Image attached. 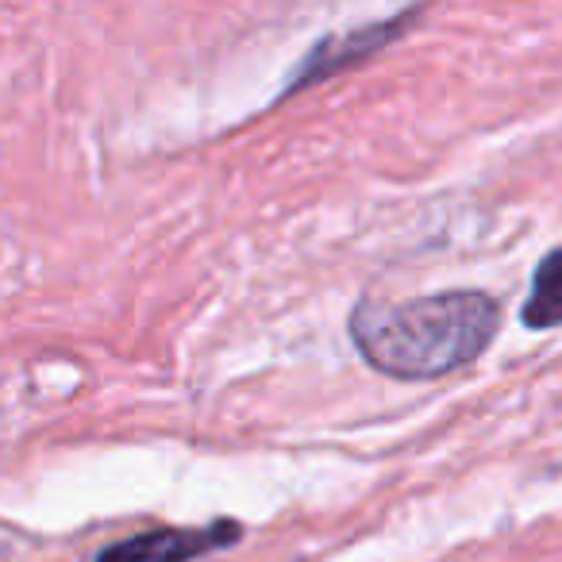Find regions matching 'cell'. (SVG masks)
<instances>
[{"label":"cell","instance_id":"3957f363","mask_svg":"<svg viewBox=\"0 0 562 562\" xmlns=\"http://www.w3.org/2000/svg\"><path fill=\"white\" fill-rule=\"evenodd\" d=\"M413 16L416 12H408V16H393V20H385V24H374V27H362V32H351V35H344V40H339V35L336 40H324L321 47L305 58V66L293 74L290 93H297L305 81H321V78H328V74L344 70V66H355L367 55H374V50H382L385 43L397 40L401 27H408V20Z\"/></svg>","mask_w":562,"mask_h":562},{"label":"cell","instance_id":"7a4b0ae2","mask_svg":"<svg viewBox=\"0 0 562 562\" xmlns=\"http://www.w3.org/2000/svg\"><path fill=\"white\" fill-rule=\"evenodd\" d=\"M239 539L243 528L235 520H212L204 528H158L112 543L97 562H189L212 554L216 547L239 543Z\"/></svg>","mask_w":562,"mask_h":562},{"label":"cell","instance_id":"277c9868","mask_svg":"<svg viewBox=\"0 0 562 562\" xmlns=\"http://www.w3.org/2000/svg\"><path fill=\"white\" fill-rule=\"evenodd\" d=\"M524 324L528 328H559L562 324V247H554L536 266L531 297L524 305Z\"/></svg>","mask_w":562,"mask_h":562},{"label":"cell","instance_id":"6da1fadb","mask_svg":"<svg viewBox=\"0 0 562 562\" xmlns=\"http://www.w3.org/2000/svg\"><path fill=\"white\" fill-rule=\"evenodd\" d=\"M501 324L490 293L454 290L405 305L362 301L351 313V339L374 370L405 382H428L474 362Z\"/></svg>","mask_w":562,"mask_h":562}]
</instances>
